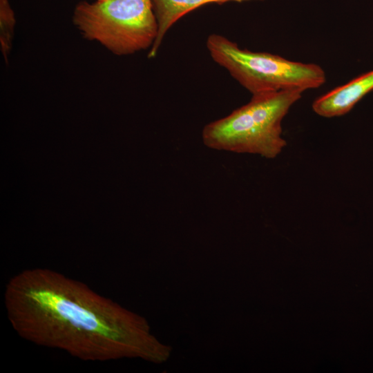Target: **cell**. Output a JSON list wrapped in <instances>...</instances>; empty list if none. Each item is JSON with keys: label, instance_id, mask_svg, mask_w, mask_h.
<instances>
[{"label": "cell", "instance_id": "2", "mask_svg": "<svg viewBox=\"0 0 373 373\" xmlns=\"http://www.w3.org/2000/svg\"><path fill=\"white\" fill-rule=\"evenodd\" d=\"M303 93L291 89L252 95L247 104L204 126V144L217 151L275 158L287 145L283 119Z\"/></svg>", "mask_w": 373, "mask_h": 373}, {"label": "cell", "instance_id": "7", "mask_svg": "<svg viewBox=\"0 0 373 373\" xmlns=\"http://www.w3.org/2000/svg\"><path fill=\"white\" fill-rule=\"evenodd\" d=\"M15 17L8 0H0V43L4 58L10 52Z\"/></svg>", "mask_w": 373, "mask_h": 373}, {"label": "cell", "instance_id": "6", "mask_svg": "<svg viewBox=\"0 0 373 373\" xmlns=\"http://www.w3.org/2000/svg\"><path fill=\"white\" fill-rule=\"evenodd\" d=\"M249 1L262 0H151L157 23V34L148 57L153 58L156 55L169 29L190 11L209 3H224L229 1L241 3Z\"/></svg>", "mask_w": 373, "mask_h": 373}, {"label": "cell", "instance_id": "5", "mask_svg": "<svg viewBox=\"0 0 373 373\" xmlns=\"http://www.w3.org/2000/svg\"><path fill=\"white\" fill-rule=\"evenodd\" d=\"M372 90L373 70L319 97L313 102L312 108L316 114L324 117L341 116Z\"/></svg>", "mask_w": 373, "mask_h": 373}, {"label": "cell", "instance_id": "1", "mask_svg": "<svg viewBox=\"0 0 373 373\" xmlns=\"http://www.w3.org/2000/svg\"><path fill=\"white\" fill-rule=\"evenodd\" d=\"M5 305L21 336L84 361L161 363L170 356L171 348L151 334L144 318L52 269L15 275L6 287Z\"/></svg>", "mask_w": 373, "mask_h": 373}, {"label": "cell", "instance_id": "8", "mask_svg": "<svg viewBox=\"0 0 373 373\" xmlns=\"http://www.w3.org/2000/svg\"><path fill=\"white\" fill-rule=\"evenodd\" d=\"M97 1H103V0H97Z\"/></svg>", "mask_w": 373, "mask_h": 373}, {"label": "cell", "instance_id": "3", "mask_svg": "<svg viewBox=\"0 0 373 373\" xmlns=\"http://www.w3.org/2000/svg\"><path fill=\"white\" fill-rule=\"evenodd\" d=\"M206 44L211 59L252 95L291 89L304 92L318 88L326 81L325 71L317 64L241 49L218 34L210 35Z\"/></svg>", "mask_w": 373, "mask_h": 373}, {"label": "cell", "instance_id": "4", "mask_svg": "<svg viewBox=\"0 0 373 373\" xmlns=\"http://www.w3.org/2000/svg\"><path fill=\"white\" fill-rule=\"evenodd\" d=\"M73 21L86 38L119 55L151 48L157 34L151 0L82 1Z\"/></svg>", "mask_w": 373, "mask_h": 373}]
</instances>
